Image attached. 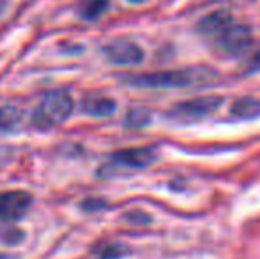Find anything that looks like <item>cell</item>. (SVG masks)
Segmentation results:
<instances>
[{"label": "cell", "instance_id": "11", "mask_svg": "<svg viewBox=\"0 0 260 259\" xmlns=\"http://www.w3.org/2000/svg\"><path fill=\"white\" fill-rule=\"evenodd\" d=\"M108 7H110L108 0H82L78 6V14L83 20L94 21V20H100L106 11H108Z\"/></svg>", "mask_w": 260, "mask_h": 259}, {"label": "cell", "instance_id": "14", "mask_svg": "<svg viewBox=\"0 0 260 259\" xmlns=\"http://www.w3.org/2000/svg\"><path fill=\"white\" fill-rule=\"evenodd\" d=\"M14 158V148L11 146H0V169L11 163Z\"/></svg>", "mask_w": 260, "mask_h": 259}, {"label": "cell", "instance_id": "9", "mask_svg": "<svg viewBox=\"0 0 260 259\" xmlns=\"http://www.w3.org/2000/svg\"><path fill=\"white\" fill-rule=\"evenodd\" d=\"M117 103L108 96H87L82 103L83 114L90 116V118H110L115 112Z\"/></svg>", "mask_w": 260, "mask_h": 259}, {"label": "cell", "instance_id": "8", "mask_svg": "<svg viewBox=\"0 0 260 259\" xmlns=\"http://www.w3.org/2000/svg\"><path fill=\"white\" fill-rule=\"evenodd\" d=\"M234 25L232 14L229 11H212L209 13L207 16H204L202 20L199 21V31L206 36H221L223 32L226 31L229 27Z\"/></svg>", "mask_w": 260, "mask_h": 259}, {"label": "cell", "instance_id": "2", "mask_svg": "<svg viewBox=\"0 0 260 259\" xmlns=\"http://www.w3.org/2000/svg\"><path fill=\"white\" fill-rule=\"evenodd\" d=\"M73 108L75 101L68 91H52L36 107L32 125L38 130H52L71 118Z\"/></svg>", "mask_w": 260, "mask_h": 259}, {"label": "cell", "instance_id": "7", "mask_svg": "<svg viewBox=\"0 0 260 259\" xmlns=\"http://www.w3.org/2000/svg\"><path fill=\"white\" fill-rule=\"evenodd\" d=\"M218 46L225 53H239L251 45V28L248 25H236L229 27L221 36L216 38Z\"/></svg>", "mask_w": 260, "mask_h": 259}, {"label": "cell", "instance_id": "13", "mask_svg": "<svg viewBox=\"0 0 260 259\" xmlns=\"http://www.w3.org/2000/svg\"><path fill=\"white\" fill-rule=\"evenodd\" d=\"M147 121H149V114L144 110H131L126 119L127 125L133 126V128H140V126L147 125Z\"/></svg>", "mask_w": 260, "mask_h": 259}, {"label": "cell", "instance_id": "15", "mask_svg": "<svg viewBox=\"0 0 260 259\" xmlns=\"http://www.w3.org/2000/svg\"><path fill=\"white\" fill-rule=\"evenodd\" d=\"M122 252L124 250L119 249L117 245H110V247H105V249L101 250L100 256H101V259H115V257L122 256Z\"/></svg>", "mask_w": 260, "mask_h": 259}, {"label": "cell", "instance_id": "18", "mask_svg": "<svg viewBox=\"0 0 260 259\" xmlns=\"http://www.w3.org/2000/svg\"><path fill=\"white\" fill-rule=\"evenodd\" d=\"M7 7V0H0V16L4 14V11H6Z\"/></svg>", "mask_w": 260, "mask_h": 259}, {"label": "cell", "instance_id": "19", "mask_svg": "<svg viewBox=\"0 0 260 259\" xmlns=\"http://www.w3.org/2000/svg\"><path fill=\"white\" fill-rule=\"evenodd\" d=\"M126 2L133 4V6H140V4H145V2H149V0H126Z\"/></svg>", "mask_w": 260, "mask_h": 259}, {"label": "cell", "instance_id": "6", "mask_svg": "<svg viewBox=\"0 0 260 259\" xmlns=\"http://www.w3.org/2000/svg\"><path fill=\"white\" fill-rule=\"evenodd\" d=\"M223 103L221 96H200L193 100L182 101L172 108V116L177 119H200L211 116Z\"/></svg>", "mask_w": 260, "mask_h": 259}, {"label": "cell", "instance_id": "4", "mask_svg": "<svg viewBox=\"0 0 260 259\" xmlns=\"http://www.w3.org/2000/svg\"><path fill=\"white\" fill-rule=\"evenodd\" d=\"M103 55L113 66H138L144 61L145 53L135 41L117 39L103 46Z\"/></svg>", "mask_w": 260, "mask_h": 259}, {"label": "cell", "instance_id": "5", "mask_svg": "<svg viewBox=\"0 0 260 259\" xmlns=\"http://www.w3.org/2000/svg\"><path fill=\"white\" fill-rule=\"evenodd\" d=\"M32 195L25 190H9L0 194V222H16L27 215Z\"/></svg>", "mask_w": 260, "mask_h": 259}, {"label": "cell", "instance_id": "3", "mask_svg": "<svg viewBox=\"0 0 260 259\" xmlns=\"http://www.w3.org/2000/svg\"><path fill=\"white\" fill-rule=\"evenodd\" d=\"M156 162V153L151 148H127L115 151L110 156V162L101 167L100 174H110L117 169H145Z\"/></svg>", "mask_w": 260, "mask_h": 259}, {"label": "cell", "instance_id": "12", "mask_svg": "<svg viewBox=\"0 0 260 259\" xmlns=\"http://www.w3.org/2000/svg\"><path fill=\"white\" fill-rule=\"evenodd\" d=\"M23 119V112L16 107H0V131H11L14 130Z\"/></svg>", "mask_w": 260, "mask_h": 259}, {"label": "cell", "instance_id": "17", "mask_svg": "<svg viewBox=\"0 0 260 259\" xmlns=\"http://www.w3.org/2000/svg\"><path fill=\"white\" fill-rule=\"evenodd\" d=\"M246 71L248 73H257L260 71V52H257L255 55H251V59L246 64Z\"/></svg>", "mask_w": 260, "mask_h": 259}, {"label": "cell", "instance_id": "1", "mask_svg": "<svg viewBox=\"0 0 260 259\" xmlns=\"http://www.w3.org/2000/svg\"><path fill=\"white\" fill-rule=\"evenodd\" d=\"M216 78L218 75L211 68H186L126 76L124 82L135 87H145V89H182V87L193 85H209Z\"/></svg>", "mask_w": 260, "mask_h": 259}, {"label": "cell", "instance_id": "16", "mask_svg": "<svg viewBox=\"0 0 260 259\" xmlns=\"http://www.w3.org/2000/svg\"><path fill=\"white\" fill-rule=\"evenodd\" d=\"M82 208L85 211H98V210H101V208H105V203L98 199H87V200H83Z\"/></svg>", "mask_w": 260, "mask_h": 259}, {"label": "cell", "instance_id": "10", "mask_svg": "<svg viewBox=\"0 0 260 259\" xmlns=\"http://www.w3.org/2000/svg\"><path fill=\"white\" fill-rule=\"evenodd\" d=\"M230 116L234 119H255L260 116V100L255 98H239L230 105Z\"/></svg>", "mask_w": 260, "mask_h": 259}]
</instances>
